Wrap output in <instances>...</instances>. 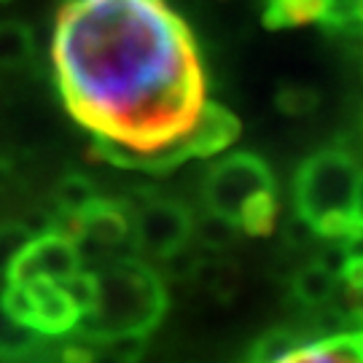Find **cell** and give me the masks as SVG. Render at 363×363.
<instances>
[{
  "label": "cell",
  "instance_id": "ba28073f",
  "mask_svg": "<svg viewBox=\"0 0 363 363\" xmlns=\"http://www.w3.org/2000/svg\"><path fill=\"white\" fill-rule=\"evenodd\" d=\"M194 232L191 213L172 202V199H154L135 213L132 218V240L135 245L151 256H169L189 242Z\"/></svg>",
  "mask_w": 363,
  "mask_h": 363
},
{
  "label": "cell",
  "instance_id": "30bf717a",
  "mask_svg": "<svg viewBox=\"0 0 363 363\" xmlns=\"http://www.w3.org/2000/svg\"><path fill=\"white\" fill-rule=\"evenodd\" d=\"M269 363H363V328L294 345Z\"/></svg>",
  "mask_w": 363,
  "mask_h": 363
},
{
  "label": "cell",
  "instance_id": "cb8c5ba5",
  "mask_svg": "<svg viewBox=\"0 0 363 363\" xmlns=\"http://www.w3.org/2000/svg\"><path fill=\"white\" fill-rule=\"evenodd\" d=\"M0 3H6V0H0Z\"/></svg>",
  "mask_w": 363,
  "mask_h": 363
},
{
  "label": "cell",
  "instance_id": "9a60e30c",
  "mask_svg": "<svg viewBox=\"0 0 363 363\" xmlns=\"http://www.w3.org/2000/svg\"><path fill=\"white\" fill-rule=\"evenodd\" d=\"M38 347V334L19 325L0 301V358H19Z\"/></svg>",
  "mask_w": 363,
  "mask_h": 363
},
{
  "label": "cell",
  "instance_id": "603a6c76",
  "mask_svg": "<svg viewBox=\"0 0 363 363\" xmlns=\"http://www.w3.org/2000/svg\"><path fill=\"white\" fill-rule=\"evenodd\" d=\"M245 363H253V361H245Z\"/></svg>",
  "mask_w": 363,
  "mask_h": 363
},
{
  "label": "cell",
  "instance_id": "7402d4cb",
  "mask_svg": "<svg viewBox=\"0 0 363 363\" xmlns=\"http://www.w3.org/2000/svg\"><path fill=\"white\" fill-rule=\"evenodd\" d=\"M361 132H363V111H361Z\"/></svg>",
  "mask_w": 363,
  "mask_h": 363
},
{
  "label": "cell",
  "instance_id": "d6986e66",
  "mask_svg": "<svg viewBox=\"0 0 363 363\" xmlns=\"http://www.w3.org/2000/svg\"><path fill=\"white\" fill-rule=\"evenodd\" d=\"M62 286L67 288V294L76 301L78 312H81V318H84V315L91 310L94 296H97V274L86 272V269H78L73 277H67Z\"/></svg>",
  "mask_w": 363,
  "mask_h": 363
},
{
  "label": "cell",
  "instance_id": "7a4b0ae2",
  "mask_svg": "<svg viewBox=\"0 0 363 363\" xmlns=\"http://www.w3.org/2000/svg\"><path fill=\"white\" fill-rule=\"evenodd\" d=\"M97 274V296L76 331L94 342L121 337H148L167 312V291L145 261H111Z\"/></svg>",
  "mask_w": 363,
  "mask_h": 363
},
{
  "label": "cell",
  "instance_id": "5b68a950",
  "mask_svg": "<svg viewBox=\"0 0 363 363\" xmlns=\"http://www.w3.org/2000/svg\"><path fill=\"white\" fill-rule=\"evenodd\" d=\"M264 191H274L269 164L259 154L237 151L218 159L210 167L205 181V205L208 213L232 220L237 226L242 210Z\"/></svg>",
  "mask_w": 363,
  "mask_h": 363
},
{
  "label": "cell",
  "instance_id": "44dd1931",
  "mask_svg": "<svg viewBox=\"0 0 363 363\" xmlns=\"http://www.w3.org/2000/svg\"><path fill=\"white\" fill-rule=\"evenodd\" d=\"M352 216H355L358 232L363 234V172H361V178H358V189H355V208H352Z\"/></svg>",
  "mask_w": 363,
  "mask_h": 363
},
{
  "label": "cell",
  "instance_id": "6da1fadb",
  "mask_svg": "<svg viewBox=\"0 0 363 363\" xmlns=\"http://www.w3.org/2000/svg\"><path fill=\"white\" fill-rule=\"evenodd\" d=\"M52 62L70 116L113 164L181 143L208 103L199 46L164 0H67Z\"/></svg>",
  "mask_w": 363,
  "mask_h": 363
},
{
  "label": "cell",
  "instance_id": "277c9868",
  "mask_svg": "<svg viewBox=\"0 0 363 363\" xmlns=\"http://www.w3.org/2000/svg\"><path fill=\"white\" fill-rule=\"evenodd\" d=\"M0 301L16 323L35 331L38 337L70 334L81 320V312L67 288L52 277H30L25 283L6 280Z\"/></svg>",
  "mask_w": 363,
  "mask_h": 363
},
{
  "label": "cell",
  "instance_id": "8fae6325",
  "mask_svg": "<svg viewBox=\"0 0 363 363\" xmlns=\"http://www.w3.org/2000/svg\"><path fill=\"white\" fill-rule=\"evenodd\" d=\"M339 288V274L325 264V261H312L307 264L301 272H296L294 277V298H296L298 304H304V307H323L328 304L334 294H337Z\"/></svg>",
  "mask_w": 363,
  "mask_h": 363
},
{
  "label": "cell",
  "instance_id": "3957f363",
  "mask_svg": "<svg viewBox=\"0 0 363 363\" xmlns=\"http://www.w3.org/2000/svg\"><path fill=\"white\" fill-rule=\"evenodd\" d=\"M361 169L345 148H320L301 162L294 181L298 218L312 232L331 242L358 237L355 226V189Z\"/></svg>",
  "mask_w": 363,
  "mask_h": 363
},
{
  "label": "cell",
  "instance_id": "ffe728a7",
  "mask_svg": "<svg viewBox=\"0 0 363 363\" xmlns=\"http://www.w3.org/2000/svg\"><path fill=\"white\" fill-rule=\"evenodd\" d=\"M345 310L363 328V286L345 288Z\"/></svg>",
  "mask_w": 363,
  "mask_h": 363
},
{
  "label": "cell",
  "instance_id": "9c48e42d",
  "mask_svg": "<svg viewBox=\"0 0 363 363\" xmlns=\"http://www.w3.org/2000/svg\"><path fill=\"white\" fill-rule=\"evenodd\" d=\"M81 240H91L103 247L121 245L132 232V216L124 202L94 196L76 213Z\"/></svg>",
  "mask_w": 363,
  "mask_h": 363
},
{
  "label": "cell",
  "instance_id": "7c38bea8",
  "mask_svg": "<svg viewBox=\"0 0 363 363\" xmlns=\"http://www.w3.org/2000/svg\"><path fill=\"white\" fill-rule=\"evenodd\" d=\"M325 0H264V27L291 30L320 22Z\"/></svg>",
  "mask_w": 363,
  "mask_h": 363
},
{
  "label": "cell",
  "instance_id": "4fadbf2b",
  "mask_svg": "<svg viewBox=\"0 0 363 363\" xmlns=\"http://www.w3.org/2000/svg\"><path fill=\"white\" fill-rule=\"evenodd\" d=\"M33 57V33L22 22H0V70H16Z\"/></svg>",
  "mask_w": 363,
  "mask_h": 363
},
{
  "label": "cell",
  "instance_id": "e0dca14e",
  "mask_svg": "<svg viewBox=\"0 0 363 363\" xmlns=\"http://www.w3.org/2000/svg\"><path fill=\"white\" fill-rule=\"evenodd\" d=\"M30 237H33V232L25 220H3L0 223V277H6L11 261L30 242Z\"/></svg>",
  "mask_w": 363,
  "mask_h": 363
},
{
  "label": "cell",
  "instance_id": "5bb4252c",
  "mask_svg": "<svg viewBox=\"0 0 363 363\" xmlns=\"http://www.w3.org/2000/svg\"><path fill=\"white\" fill-rule=\"evenodd\" d=\"M94 196H97V191H94L89 178L70 172L54 189V210H57V216H76L78 210L89 205Z\"/></svg>",
  "mask_w": 363,
  "mask_h": 363
},
{
  "label": "cell",
  "instance_id": "2e32d148",
  "mask_svg": "<svg viewBox=\"0 0 363 363\" xmlns=\"http://www.w3.org/2000/svg\"><path fill=\"white\" fill-rule=\"evenodd\" d=\"M277 108L286 113V116H310L312 111L320 105V94L312 86H304V84H288L277 91L274 97Z\"/></svg>",
  "mask_w": 363,
  "mask_h": 363
},
{
  "label": "cell",
  "instance_id": "52a82bcc",
  "mask_svg": "<svg viewBox=\"0 0 363 363\" xmlns=\"http://www.w3.org/2000/svg\"><path fill=\"white\" fill-rule=\"evenodd\" d=\"M78 269H81L78 242L65 237L62 232L49 229V232H40L30 237V242L11 261V267L6 272V280L25 283L30 277H52V280L65 283L67 277H73Z\"/></svg>",
  "mask_w": 363,
  "mask_h": 363
},
{
  "label": "cell",
  "instance_id": "8992f818",
  "mask_svg": "<svg viewBox=\"0 0 363 363\" xmlns=\"http://www.w3.org/2000/svg\"><path fill=\"white\" fill-rule=\"evenodd\" d=\"M237 135H240V118L234 116L232 111H226L223 105L208 100L199 118H196L194 130L189 132L181 143H175L162 154L130 159L121 167H138L145 169V172H167L186 159H208V156L220 154L223 148H229L237 140Z\"/></svg>",
  "mask_w": 363,
  "mask_h": 363
},
{
  "label": "cell",
  "instance_id": "ac0fdd59",
  "mask_svg": "<svg viewBox=\"0 0 363 363\" xmlns=\"http://www.w3.org/2000/svg\"><path fill=\"white\" fill-rule=\"evenodd\" d=\"M237 226H234L232 220L220 218V216H213L210 213L208 218H202L199 223H194V232L196 240L202 242L205 247H213V250H223L226 245H232L234 240H237Z\"/></svg>",
  "mask_w": 363,
  "mask_h": 363
}]
</instances>
